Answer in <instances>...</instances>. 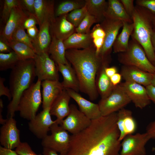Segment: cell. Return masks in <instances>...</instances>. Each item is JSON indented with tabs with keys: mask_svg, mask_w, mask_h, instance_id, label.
I'll return each instance as SVG.
<instances>
[{
	"mask_svg": "<svg viewBox=\"0 0 155 155\" xmlns=\"http://www.w3.org/2000/svg\"><path fill=\"white\" fill-rule=\"evenodd\" d=\"M90 34L96 52L99 53L104 43L105 36V31L100 24H98L94 26Z\"/></svg>",
	"mask_w": 155,
	"mask_h": 155,
	"instance_id": "35",
	"label": "cell"
},
{
	"mask_svg": "<svg viewBox=\"0 0 155 155\" xmlns=\"http://www.w3.org/2000/svg\"><path fill=\"white\" fill-rule=\"evenodd\" d=\"M36 76L34 59L20 60L11 69L9 89L12 99L7 107V118L13 117L22 94L33 83Z\"/></svg>",
	"mask_w": 155,
	"mask_h": 155,
	"instance_id": "3",
	"label": "cell"
},
{
	"mask_svg": "<svg viewBox=\"0 0 155 155\" xmlns=\"http://www.w3.org/2000/svg\"><path fill=\"white\" fill-rule=\"evenodd\" d=\"M52 35V41L48 53L56 64H67L69 63L65 57L66 49L63 40Z\"/></svg>",
	"mask_w": 155,
	"mask_h": 155,
	"instance_id": "30",
	"label": "cell"
},
{
	"mask_svg": "<svg viewBox=\"0 0 155 155\" xmlns=\"http://www.w3.org/2000/svg\"><path fill=\"white\" fill-rule=\"evenodd\" d=\"M69 114L59 124L71 134L77 133L87 127L91 121L74 104L69 105Z\"/></svg>",
	"mask_w": 155,
	"mask_h": 155,
	"instance_id": "10",
	"label": "cell"
},
{
	"mask_svg": "<svg viewBox=\"0 0 155 155\" xmlns=\"http://www.w3.org/2000/svg\"><path fill=\"white\" fill-rule=\"evenodd\" d=\"M131 101L137 108L143 109L150 103L146 87L142 85L125 81L121 84Z\"/></svg>",
	"mask_w": 155,
	"mask_h": 155,
	"instance_id": "15",
	"label": "cell"
},
{
	"mask_svg": "<svg viewBox=\"0 0 155 155\" xmlns=\"http://www.w3.org/2000/svg\"><path fill=\"white\" fill-rule=\"evenodd\" d=\"M50 131L51 134L42 139L43 148L52 150L60 155H65L69 147L71 135L56 122L51 126Z\"/></svg>",
	"mask_w": 155,
	"mask_h": 155,
	"instance_id": "7",
	"label": "cell"
},
{
	"mask_svg": "<svg viewBox=\"0 0 155 155\" xmlns=\"http://www.w3.org/2000/svg\"><path fill=\"white\" fill-rule=\"evenodd\" d=\"M49 54L48 53L36 54L34 59L36 76L38 80L41 81L59 80L57 65Z\"/></svg>",
	"mask_w": 155,
	"mask_h": 155,
	"instance_id": "9",
	"label": "cell"
},
{
	"mask_svg": "<svg viewBox=\"0 0 155 155\" xmlns=\"http://www.w3.org/2000/svg\"><path fill=\"white\" fill-rule=\"evenodd\" d=\"M85 2L88 12L96 18L97 22H102L105 18L108 2L105 0H86Z\"/></svg>",
	"mask_w": 155,
	"mask_h": 155,
	"instance_id": "31",
	"label": "cell"
},
{
	"mask_svg": "<svg viewBox=\"0 0 155 155\" xmlns=\"http://www.w3.org/2000/svg\"><path fill=\"white\" fill-rule=\"evenodd\" d=\"M43 155H60L58 153L52 150L43 148Z\"/></svg>",
	"mask_w": 155,
	"mask_h": 155,
	"instance_id": "53",
	"label": "cell"
},
{
	"mask_svg": "<svg viewBox=\"0 0 155 155\" xmlns=\"http://www.w3.org/2000/svg\"><path fill=\"white\" fill-rule=\"evenodd\" d=\"M13 117L8 118L0 130V143L2 146L11 149L16 148L21 142L20 130Z\"/></svg>",
	"mask_w": 155,
	"mask_h": 155,
	"instance_id": "13",
	"label": "cell"
},
{
	"mask_svg": "<svg viewBox=\"0 0 155 155\" xmlns=\"http://www.w3.org/2000/svg\"><path fill=\"white\" fill-rule=\"evenodd\" d=\"M51 26V23L46 21L39 27L38 34L32 41L33 46L36 54L48 53L52 41Z\"/></svg>",
	"mask_w": 155,
	"mask_h": 155,
	"instance_id": "23",
	"label": "cell"
},
{
	"mask_svg": "<svg viewBox=\"0 0 155 155\" xmlns=\"http://www.w3.org/2000/svg\"><path fill=\"white\" fill-rule=\"evenodd\" d=\"M7 41L8 45L17 54L20 60L34 59L35 57V52L26 44L13 39Z\"/></svg>",
	"mask_w": 155,
	"mask_h": 155,
	"instance_id": "32",
	"label": "cell"
},
{
	"mask_svg": "<svg viewBox=\"0 0 155 155\" xmlns=\"http://www.w3.org/2000/svg\"><path fill=\"white\" fill-rule=\"evenodd\" d=\"M153 74L135 67L124 65L121 72L125 81L135 82L145 87L151 84Z\"/></svg>",
	"mask_w": 155,
	"mask_h": 155,
	"instance_id": "17",
	"label": "cell"
},
{
	"mask_svg": "<svg viewBox=\"0 0 155 155\" xmlns=\"http://www.w3.org/2000/svg\"><path fill=\"white\" fill-rule=\"evenodd\" d=\"M39 32V30L36 26L30 27L27 29V34L33 40L36 38Z\"/></svg>",
	"mask_w": 155,
	"mask_h": 155,
	"instance_id": "48",
	"label": "cell"
},
{
	"mask_svg": "<svg viewBox=\"0 0 155 155\" xmlns=\"http://www.w3.org/2000/svg\"><path fill=\"white\" fill-rule=\"evenodd\" d=\"M153 22L154 25V27L155 28V15H154L153 19Z\"/></svg>",
	"mask_w": 155,
	"mask_h": 155,
	"instance_id": "56",
	"label": "cell"
},
{
	"mask_svg": "<svg viewBox=\"0 0 155 155\" xmlns=\"http://www.w3.org/2000/svg\"><path fill=\"white\" fill-rule=\"evenodd\" d=\"M28 16L20 5L14 7L11 11L1 35L7 41L12 40L13 32L18 27L22 26Z\"/></svg>",
	"mask_w": 155,
	"mask_h": 155,
	"instance_id": "18",
	"label": "cell"
},
{
	"mask_svg": "<svg viewBox=\"0 0 155 155\" xmlns=\"http://www.w3.org/2000/svg\"><path fill=\"white\" fill-rule=\"evenodd\" d=\"M104 70L106 73L110 78L117 73V68L115 66L110 67L106 66L105 67Z\"/></svg>",
	"mask_w": 155,
	"mask_h": 155,
	"instance_id": "52",
	"label": "cell"
},
{
	"mask_svg": "<svg viewBox=\"0 0 155 155\" xmlns=\"http://www.w3.org/2000/svg\"><path fill=\"white\" fill-rule=\"evenodd\" d=\"M153 64L155 66V60L153 63Z\"/></svg>",
	"mask_w": 155,
	"mask_h": 155,
	"instance_id": "57",
	"label": "cell"
},
{
	"mask_svg": "<svg viewBox=\"0 0 155 155\" xmlns=\"http://www.w3.org/2000/svg\"><path fill=\"white\" fill-rule=\"evenodd\" d=\"M154 16L146 8L135 6L132 18L134 28L131 36L132 39L141 46L152 64L155 60V52L151 42L152 36L155 28Z\"/></svg>",
	"mask_w": 155,
	"mask_h": 155,
	"instance_id": "4",
	"label": "cell"
},
{
	"mask_svg": "<svg viewBox=\"0 0 155 155\" xmlns=\"http://www.w3.org/2000/svg\"><path fill=\"white\" fill-rule=\"evenodd\" d=\"M145 87L150 99L155 104V86L151 84Z\"/></svg>",
	"mask_w": 155,
	"mask_h": 155,
	"instance_id": "47",
	"label": "cell"
},
{
	"mask_svg": "<svg viewBox=\"0 0 155 155\" xmlns=\"http://www.w3.org/2000/svg\"><path fill=\"white\" fill-rule=\"evenodd\" d=\"M146 132L151 139H155V121L151 123L148 126Z\"/></svg>",
	"mask_w": 155,
	"mask_h": 155,
	"instance_id": "49",
	"label": "cell"
},
{
	"mask_svg": "<svg viewBox=\"0 0 155 155\" xmlns=\"http://www.w3.org/2000/svg\"><path fill=\"white\" fill-rule=\"evenodd\" d=\"M65 57L75 72L80 91L87 94L91 100L96 99L99 94L96 85L97 74L106 61L96 55L94 45L86 49H67Z\"/></svg>",
	"mask_w": 155,
	"mask_h": 155,
	"instance_id": "2",
	"label": "cell"
},
{
	"mask_svg": "<svg viewBox=\"0 0 155 155\" xmlns=\"http://www.w3.org/2000/svg\"><path fill=\"white\" fill-rule=\"evenodd\" d=\"M67 14L56 18L55 21L51 26V35L63 40L74 33L75 30V26L67 20Z\"/></svg>",
	"mask_w": 155,
	"mask_h": 155,
	"instance_id": "24",
	"label": "cell"
},
{
	"mask_svg": "<svg viewBox=\"0 0 155 155\" xmlns=\"http://www.w3.org/2000/svg\"><path fill=\"white\" fill-rule=\"evenodd\" d=\"M90 33L82 34L74 33L63 40V43L67 50L69 49L88 48L93 45Z\"/></svg>",
	"mask_w": 155,
	"mask_h": 155,
	"instance_id": "28",
	"label": "cell"
},
{
	"mask_svg": "<svg viewBox=\"0 0 155 155\" xmlns=\"http://www.w3.org/2000/svg\"><path fill=\"white\" fill-rule=\"evenodd\" d=\"M66 89L71 98L78 104L79 110L91 120L102 116L98 104L86 99L78 92L71 89Z\"/></svg>",
	"mask_w": 155,
	"mask_h": 155,
	"instance_id": "16",
	"label": "cell"
},
{
	"mask_svg": "<svg viewBox=\"0 0 155 155\" xmlns=\"http://www.w3.org/2000/svg\"><path fill=\"white\" fill-rule=\"evenodd\" d=\"M50 108L43 109L28 123L29 129L39 139H42L47 136L51 126L56 122L52 120Z\"/></svg>",
	"mask_w": 155,
	"mask_h": 155,
	"instance_id": "14",
	"label": "cell"
},
{
	"mask_svg": "<svg viewBox=\"0 0 155 155\" xmlns=\"http://www.w3.org/2000/svg\"><path fill=\"white\" fill-rule=\"evenodd\" d=\"M108 62H104L98 70L96 76V85L98 94L101 99L108 96L113 90L115 86L112 84L109 77L106 73L105 68L108 66Z\"/></svg>",
	"mask_w": 155,
	"mask_h": 155,
	"instance_id": "25",
	"label": "cell"
},
{
	"mask_svg": "<svg viewBox=\"0 0 155 155\" xmlns=\"http://www.w3.org/2000/svg\"><path fill=\"white\" fill-rule=\"evenodd\" d=\"M20 61L18 56L13 51L6 53H0V70L11 69Z\"/></svg>",
	"mask_w": 155,
	"mask_h": 155,
	"instance_id": "33",
	"label": "cell"
},
{
	"mask_svg": "<svg viewBox=\"0 0 155 155\" xmlns=\"http://www.w3.org/2000/svg\"><path fill=\"white\" fill-rule=\"evenodd\" d=\"M117 124L120 131V141L127 135L132 134L135 131L137 125L131 111L123 108L117 113Z\"/></svg>",
	"mask_w": 155,
	"mask_h": 155,
	"instance_id": "20",
	"label": "cell"
},
{
	"mask_svg": "<svg viewBox=\"0 0 155 155\" xmlns=\"http://www.w3.org/2000/svg\"><path fill=\"white\" fill-rule=\"evenodd\" d=\"M151 42L155 52V28L152 34L151 37Z\"/></svg>",
	"mask_w": 155,
	"mask_h": 155,
	"instance_id": "54",
	"label": "cell"
},
{
	"mask_svg": "<svg viewBox=\"0 0 155 155\" xmlns=\"http://www.w3.org/2000/svg\"><path fill=\"white\" fill-rule=\"evenodd\" d=\"M118 57L119 62L124 65L135 67L152 73L155 72V66L148 59L141 46L133 39L129 41L127 50L120 53Z\"/></svg>",
	"mask_w": 155,
	"mask_h": 155,
	"instance_id": "6",
	"label": "cell"
},
{
	"mask_svg": "<svg viewBox=\"0 0 155 155\" xmlns=\"http://www.w3.org/2000/svg\"><path fill=\"white\" fill-rule=\"evenodd\" d=\"M96 18L88 12L84 18L75 29L77 33L87 34L90 33V29L94 23L97 22Z\"/></svg>",
	"mask_w": 155,
	"mask_h": 155,
	"instance_id": "38",
	"label": "cell"
},
{
	"mask_svg": "<svg viewBox=\"0 0 155 155\" xmlns=\"http://www.w3.org/2000/svg\"><path fill=\"white\" fill-rule=\"evenodd\" d=\"M71 98L66 90L64 89L54 101L50 107V114L56 117L55 120L59 125L69 113V103Z\"/></svg>",
	"mask_w": 155,
	"mask_h": 155,
	"instance_id": "21",
	"label": "cell"
},
{
	"mask_svg": "<svg viewBox=\"0 0 155 155\" xmlns=\"http://www.w3.org/2000/svg\"><path fill=\"white\" fill-rule=\"evenodd\" d=\"M4 78L0 77V96H5L7 97L9 100H11L12 96L9 88L5 86L4 82Z\"/></svg>",
	"mask_w": 155,
	"mask_h": 155,
	"instance_id": "45",
	"label": "cell"
},
{
	"mask_svg": "<svg viewBox=\"0 0 155 155\" xmlns=\"http://www.w3.org/2000/svg\"><path fill=\"white\" fill-rule=\"evenodd\" d=\"M15 151L19 155H42L35 153L26 142H21L16 148Z\"/></svg>",
	"mask_w": 155,
	"mask_h": 155,
	"instance_id": "40",
	"label": "cell"
},
{
	"mask_svg": "<svg viewBox=\"0 0 155 155\" xmlns=\"http://www.w3.org/2000/svg\"><path fill=\"white\" fill-rule=\"evenodd\" d=\"M24 30L22 26L18 27L13 32L12 36V39L26 44L34 50L33 39L30 37Z\"/></svg>",
	"mask_w": 155,
	"mask_h": 155,
	"instance_id": "37",
	"label": "cell"
},
{
	"mask_svg": "<svg viewBox=\"0 0 155 155\" xmlns=\"http://www.w3.org/2000/svg\"><path fill=\"white\" fill-rule=\"evenodd\" d=\"M151 84L155 86V72L153 74Z\"/></svg>",
	"mask_w": 155,
	"mask_h": 155,
	"instance_id": "55",
	"label": "cell"
},
{
	"mask_svg": "<svg viewBox=\"0 0 155 155\" xmlns=\"http://www.w3.org/2000/svg\"><path fill=\"white\" fill-rule=\"evenodd\" d=\"M100 24L105 31V36L98 55L103 60H108L119 31L123 27V22L120 20L105 18Z\"/></svg>",
	"mask_w": 155,
	"mask_h": 155,
	"instance_id": "11",
	"label": "cell"
},
{
	"mask_svg": "<svg viewBox=\"0 0 155 155\" xmlns=\"http://www.w3.org/2000/svg\"><path fill=\"white\" fill-rule=\"evenodd\" d=\"M128 15L132 19L135 6L133 0H120Z\"/></svg>",
	"mask_w": 155,
	"mask_h": 155,
	"instance_id": "44",
	"label": "cell"
},
{
	"mask_svg": "<svg viewBox=\"0 0 155 155\" xmlns=\"http://www.w3.org/2000/svg\"><path fill=\"white\" fill-rule=\"evenodd\" d=\"M131 101L121 84L115 86L108 96L101 99L98 104L101 116H105L119 111Z\"/></svg>",
	"mask_w": 155,
	"mask_h": 155,
	"instance_id": "8",
	"label": "cell"
},
{
	"mask_svg": "<svg viewBox=\"0 0 155 155\" xmlns=\"http://www.w3.org/2000/svg\"><path fill=\"white\" fill-rule=\"evenodd\" d=\"M108 3L107 7L104 14L105 18L133 23L120 0H109Z\"/></svg>",
	"mask_w": 155,
	"mask_h": 155,
	"instance_id": "27",
	"label": "cell"
},
{
	"mask_svg": "<svg viewBox=\"0 0 155 155\" xmlns=\"http://www.w3.org/2000/svg\"><path fill=\"white\" fill-rule=\"evenodd\" d=\"M13 50L8 44L7 40L1 35L0 39V52L6 53H9Z\"/></svg>",
	"mask_w": 155,
	"mask_h": 155,
	"instance_id": "46",
	"label": "cell"
},
{
	"mask_svg": "<svg viewBox=\"0 0 155 155\" xmlns=\"http://www.w3.org/2000/svg\"><path fill=\"white\" fill-rule=\"evenodd\" d=\"M20 5V0H4L1 16L4 23H6L13 8Z\"/></svg>",
	"mask_w": 155,
	"mask_h": 155,
	"instance_id": "39",
	"label": "cell"
},
{
	"mask_svg": "<svg viewBox=\"0 0 155 155\" xmlns=\"http://www.w3.org/2000/svg\"><path fill=\"white\" fill-rule=\"evenodd\" d=\"M85 1H67L63 2L58 6L55 12L56 16L58 17L67 14L68 13L84 6Z\"/></svg>",
	"mask_w": 155,
	"mask_h": 155,
	"instance_id": "34",
	"label": "cell"
},
{
	"mask_svg": "<svg viewBox=\"0 0 155 155\" xmlns=\"http://www.w3.org/2000/svg\"><path fill=\"white\" fill-rule=\"evenodd\" d=\"M122 78L121 73H117L110 77V79L113 85L114 86H116L119 84Z\"/></svg>",
	"mask_w": 155,
	"mask_h": 155,
	"instance_id": "51",
	"label": "cell"
},
{
	"mask_svg": "<svg viewBox=\"0 0 155 155\" xmlns=\"http://www.w3.org/2000/svg\"><path fill=\"white\" fill-rule=\"evenodd\" d=\"M54 4L53 0H35L34 15L39 27L45 22L51 25L55 21Z\"/></svg>",
	"mask_w": 155,
	"mask_h": 155,
	"instance_id": "22",
	"label": "cell"
},
{
	"mask_svg": "<svg viewBox=\"0 0 155 155\" xmlns=\"http://www.w3.org/2000/svg\"><path fill=\"white\" fill-rule=\"evenodd\" d=\"M41 82L37 80L22 94L16 110L22 118L30 121L36 115L42 102Z\"/></svg>",
	"mask_w": 155,
	"mask_h": 155,
	"instance_id": "5",
	"label": "cell"
},
{
	"mask_svg": "<svg viewBox=\"0 0 155 155\" xmlns=\"http://www.w3.org/2000/svg\"><path fill=\"white\" fill-rule=\"evenodd\" d=\"M123 28L118 35L113 45L114 52L121 53L126 51L128 47L129 39L134 28L133 23L123 22Z\"/></svg>",
	"mask_w": 155,
	"mask_h": 155,
	"instance_id": "29",
	"label": "cell"
},
{
	"mask_svg": "<svg viewBox=\"0 0 155 155\" xmlns=\"http://www.w3.org/2000/svg\"><path fill=\"white\" fill-rule=\"evenodd\" d=\"M42 108H50L55 99L64 89L59 80H45L41 82Z\"/></svg>",
	"mask_w": 155,
	"mask_h": 155,
	"instance_id": "19",
	"label": "cell"
},
{
	"mask_svg": "<svg viewBox=\"0 0 155 155\" xmlns=\"http://www.w3.org/2000/svg\"><path fill=\"white\" fill-rule=\"evenodd\" d=\"M20 6L28 15H34L35 0H20Z\"/></svg>",
	"mask_w": 155,
	"mask_h": 155,
	"instance_id": "42",
	"label": "cell"
},
{
	"mask_svg": "<svg viewBox=\"0 0 155 155\" xmlns=\"http://www.w3.org/2000/svg\"><path fill=\"white\" fill-rule=\"evenodd\" d=\"M0 155H19L15 151L12 149L0 146Z\"/></svg>",
	"mask_w": 155,
	"mask_h": 155,
	"instance_id": "50",
	"label": "cell"
},
{
	"mask_svg": "<svg viewBox=\"0 0 155 155\" xmlns=\"http://www.w3.org/2000/svg\"><path fill=\"white\" fill-rule=\"evenodd\" d=\"M38 24V22L34 15L29 14L25 19L22 24L24 29L26 30L30 27L36 26Z\"/></svg>",
	"mask_w": 155,
	"mask_h": 155,
	"instance_id": "43",
	"label": "cell"
},
{
	"mask_svg": "<svg viewBox=\"0 0 155 155\" xmlns=\"http://www.w3.org/2000/svg\"><path fill=\"white\" fill-rule=\"evenodd\" d=\"M87 12L85 5L82 7L74 10L67 14V18L76 28L84 18Z\"/></svg>",
	"mask_w": 155,
	"mask_h": 155,
	"instance_id": "36",
	"label": "cell"
},
{
	"mask_svg": "<svg viewBox=\"0 0 155 155\" xmlns=\"http://www.w3.org/2000/svg\"><path fill=\"white\" fill-rule=\"evenodd\" d=\"M137 5L142 7L155 15V0H137Z\"/></svg>",
	"mask_w": 155,
	"mask_h": 155,
	"instance_id": "41",
	"label": "cell"
},
{
	"mask_svg": "<svg viewBox=\"0 0 155 155\" xmlns=\"http://www.w3.org/2000/svg\"><path fill=\"white\" fill-rule=\"evenodd\" d=\"M117 113L92 120L80 132L71 135L65 155H119L121 143Z\"/></svg>",
	"mask_w": 155,
	"mask_h": 155,
	"instance_id": "1",
	"label": "cell"
},
{
	"mask_svg": "<svg viewBox=\"0 0 155 155\" xmlns=\"http://www.w3.org/2000/svg\"><path fill=\"white\" fill-rule=\"evenodd\" d=\"M150 139L147 132L127 135L121 143L119 155H146L145 146Z\"/></svg>",
	"mask_w": 155,
	"mask_h": 155,
	"instance_id": "12",
	"label": "cell"
},
{
	"mask_svg": "<svg viewBox=\"0 0 155 155\" xmlns=\"http://www.w3.org/2000/svg\"><path fill=\"white\" fill-rule=\"evenodd\" d=\"M58 71L62 74V84L64 89H70L78 92L80 91L79 82L75 72L69 63L56 64Z\"/></svg>",
	"mask_w": 155,
	"mask_h": 155,
	"instance_id": "26",
	"label": "cell"
}]
</instances>
